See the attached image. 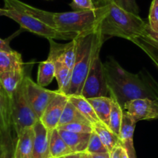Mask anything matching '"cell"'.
<instances>
[{"label":"cell","mask_w":158,"mask_h":158,"mask_svg":"<svg viewBox=\"0 0 158 158\" xmlns=\"http://www.w3.org/2000/svg\"><path fill=\"white\" fill-rule=\"evenodd\" d=\"M105 76L109 95L114 97L123 108L130 101L150 99L158 102V83L148 71L133 74L123 69L110 57L104 64Z\"/></svg>","instance_id":"1"},{"label":"cell","mask_w":158,"mask_h":158,"mask_svg":"<svg viewBox=\"0 0 158 158\" xmlns=\"http://www.w3.org/2000/svg\"><path fill=\"white\" fill-rule=\"evenodd\" d=\"M3 2L4 4L11 5L31 14L51 27L78 35L97 29L104 13L103 7L96 8L94 10L51 12L37 9L19 0H3Z\"/></svg>","instance_id":"2"},{"label":"cell","mask_w":158,"mask_h":158,"mask_svg":"<svg viewBox=\"0 0 158 158\" xmlns=\"http://www.w3.org/2000/svg\"><path fill=\"white\" fill-rule=\"evenodd\" d=\"M100 7L103 8L104 13L99 28L104 36L121 37L136 43L147 35L148 23L140 15L125 10L112 1L106 2Z\"/></svg>","instance_id":"3"},{"label":"cell","mask_w":158,"mask_h":158,"mask_svg":"<svg viewBox=\"0 0 158 158\" xmlns=\"http://www.w3.org/2000/svg\"><path fill=\"white\" fill-rule=\"evenodd\" d=\"M105 36L100 28L78 36L77 58L73 69L72 81L67 95H80L83 83L94 59L100 54Z\"/></svg>","instance_id":"4"},{"label":"cell","mask_w":158,"mask_h":158,"mask_svg":"<svg viewBox=\"0 0 158 158\" xmlns=\"http://www.w3.org/2000/svg\"><path fill=\"white\" fill-rule=\"evenodd\" d=\"M1 9L3 15L9 17L19 23L22 29L40 37H45L48 40L52 39V40H72L79 36L77 33L63 32L53 27H51L50 26L37 19L36 17L11 5L4 4V8Z\"/></svg>","instance_id":"5"},{"label":"cell","mask_w":158,"mask_h":158,"mask_svg":"<svg viewBox=\"0 0 158 158\" xmlns=\"http://www.w3.org/2000/svg\"><path fill=\"white\" fill-rule=\"evenodd\" d=\"M12 128L16 136L21 134L26 129L33 127L40 121V118L32 109L26 97L23 81L11 99Z\"/></svg>","instance_id":"6"},{"label":"cell","mask_w":158,"mask_h":158,"mask_svg":"<svg viewBox=\"0 0 158 158\" xmlns=\"http://www.w3.org/2000/svg\"><path fill=\"white\" fill-rule=\"evenodd\" d=\"M80 95L85 99L110 96L103 64L100 60V54L95 57L91 65Z\"/></svg>","instance_id":"7"},{"label":"cell","mask_w":158,"mask_h":158,"mask_svg":"<svg viewBox=\"0 0 158 158\" xmlns=\"http://www.w3.org/2000/svg\"><path fill=\"white\" fill-rule=\"evenodd\" d=\"M23 88L28 102L40 119L46 106L56 94V91L46 89L26 75L23 79Z\"/></svg>","instance_id":"8"},{"label":"cell","mask_w":158,"mask_h":158,"mask_svg":"<svg viewBox=\"0 0 158 158\" xmlns=\"http://www.w3.org/2000/svg\"><path fill=\"white\" fill-rule=\"evenodd\" d=\"M136 122L158 119V102L150 99H137L127 102L123 106Z\"/></svg>","instance_id":"9"},{"label":"cell","mask_w":158,"mask_h":158,"mask_svg":"<svg viewBox=\"0 0 158 158\" xmlns=\"http://www.w3.org/2000/svg\"><path fill=\"white\" fill-rule=\"evenodd\" d=\"M49 53L48 57L52 60H58L64 64L73 71L77 58L78 37L67 43H58L52 39H49Z\"/></svg>","instance_id":"10"},{"label":"cell","mask_w":158,"mask_h":158,"mask_svg":"<svg viewBox=\"0 0 158 158\" xmlns=\"http://www.w3.org/2000/svg\"><path fill=\"white\" fill-rule=\"evenodd\" d=\"M69 101L68 95L56 90V94L46 106L40 120L49 130L57 129L65 106Z\"/></svg>","instance_id":"11"},{"label":"cell","mask_w":158,"mask_h":158,"mask_svg":"<svg viewBox=\"0 0 158 158\" xmlns=\"http://www.w3.org/2000/svg\"><path fill=\"white\" fill-rule=\"evenodd\" d=\"M33 130L32 158H49V141L52 131H49L40 120L33 125Z\"/></svg>","instance_id":"12"},{"label":"cell","mask_w":158,"mask_h":158,"mask_svg":"<svg viewBox=\"0 0 158 158\" xmlns=\"http://www.w3.org/2000/svg\"><path fill=\"white\" fill-rule=\"evenodd\" d=\"M33 143V127L26 129L17 136L15 143V158H32Z\"/></svg>","instance_id":"13"},{"label":"cell","mask_w":158,"mask_h":158,"mask_svg":"<svg viewBox=\"0 0 158 158\" xmlns=\"http://www.w3.org/2000/svg\"><path fill=\"white\" fill-rule=\"evenodd\" d=\"M58 131L73 153H86L90 133H77L63 129Z\"/></svg>","instance_id":"14"},{"label":"cell","mask_w":158,"mask_h":158,"mask_svg":"<svg viewBox=\"0 0 158 158\" xmlns=\"http://www.w3.org/2000/svg\"><path fill=\"white\" fill-rule=\"evenodd\" d=\"M12 127L11 99L2 88L0 91V136L12 131Z\"/></svg>","instance_id":"15"},{"label":"cell","mask_w":158,"mask_h":158,"mask_svg":"<svg viewBox=\"0 0 158 158\" xmlns=\"http://www.w3.org/2000/svg\"><path fill=\"white\" fill-rule=\"evenodd\" d=\"M69 101L89 121L92 126L102 124L89 101L81 95H68Z\"/></svg>","instance_id":"16"},{"label":"cell","mask_w":158,"mask_h":158,"mask_svg":"<svg viewBox=\"0 0 158 158\" xmlns=\"http://www.w3.org/2000/svg\"><path fill=\"white\" fill-rule=\"evenodd\" d=\"M86 99L93 106L101 123L109 128L112 99L110 96H103V97H96Z\"/></svg>","instance_id":"17"},{"label":"cell","mask_w":158,"mask_h":158,"mask_svg":"<svg viewBox=\"0 0 158 158\" xmlns=\"http://www.w3.org/2000/svg\"><path fill=\"white\" fill-rule=\"evenodd\" d=\"M21 70H24V64L19 53L15 50L0 51V74Z\"/></svg>","instance_id":"18"},{"label":"cell","mask_w":158,"mask_h":158,"mask_svg":"<svg viewBox=\"0 0 158 158\" xmlns=\"http://www.w3.org/2000/svg\"><path fill=\"white\" fill-rule=\"evenodd\" d=\"M25 76L24 70L9 71L0 74V81L3 90L10 99H12L15 91L23 81Z\"/></svg>","instance_id":"19"},{"label":"cell","mask_w":158,"mask_h":158,"mask_svg":"<svg viewBox=\"0 0 158 158\" xmlns=\"http://www.w3.org/2000/svg\"><path fill=\"white\" fill-rule=\"evenodd\" d=\"M71 153H73V151L63 140L58 129H55L52 130L49 141V157H65Z\"/></svg>","instance_id":"20"},{"label":"cell","mask_w":158,"mask_h":158,"mask_svg":"<svg viewBox=\"0 0 158 158\" xmlns=\"http://www.w3.org/2000/svg\"><path fill=\"white\" fill-rule=\"evenodd\" d=\"M55 63V77L58 83V91L67 95L72 81L73 71L64 64L58 60H53Z\"/></svg>","instance_id":"21"},{"label":"cell","mask_w":158,"mask_h":158,"mask_svg":"<svg viewBox=\"0 0 158 158\" xmlns=\"http://www.w3.org/2000/svg\"><path fill=\"white\" fill-rule=\"evenodd\" d=\"M93 128H94V131H96V133L100 136L101 141L110 153L117 146L122 145L119 136L113 133L106 125L100 124V125H95Z\"/></svg>","instance_id":"22"},{"label":"cell","mask_w":158,"mask_h":158,"mask_svg":"<svg viewBox=\"0 0 158 158\" xmlns=\"http://www.w3.org/2000/svg\"><path fill=\"white\" fill-rule=\"evenodd\" d=\"M55 63L52 59L48 57L46 60L40 64L37 75V83L45 87L49 85L55 77Z\"/></svg>","instance_id":"23"},{"label":"cell","mask_w":158,"mask_h":158,"mask_svg":"<svg viewBox=\"0 0 158 158\" xmlns=\"http://www.w3.org/2000/svg\"><path fill=\"white\" fill-rule=\"evenodd\" d=\"M136 123L137 122L134 121V119L126 111L123 110L120 133H119V138L122 144L125 143L134 142L133 137H134Z\"/></svg>","instance_id":"24"},{"label":"cell","mask_w":158,"mask_h":158,"mask_svg":"<svg viewBox=\"0 0 158 158\" xmlns=\"http://www.w3.org/2000/svg\"><path fill=\"white\" fill-rule=\"evenodd\" d=\"M73 122H83V123L91 125L89 121L79 112V110L69 101H68L60 118L58 126L73 123Z\"/></svg>","instance_id":"25"},{"label":"cell","mask_w":158,"mask_h":158,"mask_svg":"<svg viewBox=\"0 0 158 158\" xmlns=\"http://www.w3.org/2000/svg\"><path fill=\"white\" fill-rule=\"evenodd\" d=\"M110 97L112 99V107H111L110 115L109 129L113 133L119 136L123 109L114 97L112 96H110Z\"/></svg>","instance_id":"26"},{"label":"cell","mask_w":158,"mask_h":158,"mask_svg":"<svg viewBox=\"0 0 158 158\" xmlns=\"http://www.w3.org/2000/svg\"><path fill=\"white\" fill-rule=\"evenodd\" d=\"M107 1L114 2L117 6L123 8L125 10L139 15V7L136 0H93V2L96 8H98Z\"/></svg>","instance_id":"27"},{"label":"cell","mask_w":158,"mask_h":158,"mask_svg":"<svg viewBox=\"0 0 158 158\" xmlns=\"http://www.w3.org/2000/svg\"><path fill=\"white\" fill-rule=\"evenodd\" d=\"M108 150L105 147L104 144L100 139V136H98L96 131H93L90 133L89 143H88L87 149H86V153H107Z\"/></svg>","instance_id":"28"},{"label":"cell","mask_w":158,"mask_h":158,"mask_svg":"<svg viewBox=\"0 0 158 158\" xmlns=\"http://www.w3.org/2000/svg\"><path fill=\"white\" fill-rule=\"evenodd\" d=\"M0 140L4 145V150L0 158H15V143L11 131L2 135Z\"/></svg>","instance_id":"29"},{"label":"cell","mask_w":158,"mask_h":158,"mask_svg":"<svg viewBox=\"0 0 158 158\" xmlns=\"http://www.w3.org/2000/svg\"><path fill=\"white\" fill-rule=\"evenodd\" d=\"M57 129L77 133H91L94 131L92 125L83 122H73V123L60 125L57 127Z\"/></svg>","instance_id":"30"},{"label":"cell","mask_w":158,"mask_h":158,"mask_svg":"<svg viewBox=\"0 0 158 158\" xmlns=\"http://www.w3.org/2000/svg\"><path fill=\"white\" fill-rule=\"evenodd\" d=\"M148 23L154 32H158V0H153L151 3Z\"/></svg>","instance_id":"31"},{"label":"cell","mask_w":158,"mask_h":158,"mask_svg":"<svg viewBox=\"0 0 158 158\" xmlns=\"http://www.w3.org/2000/svg\"><path fill=\"white\" fill-rule=\"evenodd\" d=\"M69 6L73 11L94 10L96 9L93 0H72Z\"/></svg>","instance_id":"32"},{"label":"cell","mask_w":158,"mask_h":158,"mask_svg":"<svg viewBox=\"0 0 158 158\" xmlns=\"http://www.w3.org/2000/svg\"><path fill=\"white\" fill-rule=\"evenodd\" d=\"M137 41H140L141 43L148 44L149 46H154V47H158V32H154L151 29L148 23V29H147V35L143 38L140 39Z\"/></svg>","instance_id":"33"},{"label":"cell","mask_w":158,"mask_h":158,"mask_svg":"<svg viewBox=\"0 0 158 158\" xmlns=\"http://www.w3.org/2000/svg\"><path fill=\"white\" fill-rule=\"evenodd\" d=\"M135 43L138 45V46H140L151 57V59L154 60V63L158 67V47L149 46V45L141 43L140 41H137Z\"/></svg>","instance_id":"34"},{"label":"cell","mask_w":158,"mask_h":158,"mask_svg":"<svg viewBox=\"0 0 158 158\" xmlns=\"http://www.w3.org/2000/svg\"><path fill=\"white\" fill-rule=\"evenodd\" d=\"M11 38L8 39H1L0 38V51H7V52H10L13 50L11 48L10 45H9V41H10Z\"/></svg>","instance_id":"35"},{"label":"cell","mask_w":158,"mask_h":158,"mask_svg":"<svg viewBox=\"0 0 158 158\" xmlns=\"http://www.w3.org/2000/svg\"><path fill=\"white\" fill-rule=\"evenodd\" d=\"M122 151H123L122 145L117 146L110 152L111 158H122Z\"/></svg>","instance_id":"36"},{"label":"cell","mask_w":158,"mask_h":158,"mask_svg":"<svg viewBox=\"0 0 158 158\" xmlns=\"http://www.w3.org/2000/svg\"><path fill=\"white\" fill-rule=\"evenodd\" d=\"M89 158H111L110 153H87Z\"/></svg>","instance_id":"37"},{"label":"cell","mask_w":158,"mask_h":158,"mask_svg":"<svg viewBox=\"0 0 158 158\" xmlns=\"http://www.w3.org/2000/svg\"><path fill=\"white\" fill-rule=\"evenodd\" d=\"M83 154L84 153H73L66 156L64 158H83Z\"/></svg>","instance_id":"38"},{"label":"cell","mask_w":158,"mask_h":158,"mask_svg":"<svg viewBox=\"0 0 158 158\" xmlns=\"http://www.w3.org/2000/svg\"><path fill=\"white\" fill-rule=\"evenodd\" d=\"M3 150H4V145H3L2 142L0 140V157H1L2 154Z\"/></svg>","instance_id":"39"},{"label":"cell","mask_w":158,"mask_h":158,"mask_svg":"<svg viewBox=\"0 0 158 158\" xmlns=\"http://www.w3.org/2000/svg\"><path fill=\"white\" fill-rule=\"evenodd\" d=\"M83 158H89V156H88V154L86 153H84V154H83Z\"/></svg>","instance_id":"40"},{"label":"cell","mask_w":158,"mask_h":158,"mask_svg":"<svg viewBox=\"0 0 158 158\" xmlns=\"http://www.w3.org/2000/svg\"><path fill=\"white\" fill-rule=\"evenodd\" d=\"M2 15H2V9L0 8V16H2Z\"/></svg>","instance_id":"41"},{"label":"cell","mask_w":158,"mask_h":158,"mask_svg":"<svg viewBox=\"0 0 158 158\" xmlns=\"http://www.w3.org/2000/svg\"><path fill=\"white\" fill-rule=\"evenodd\" d=\"M2 89V84H1V81H0V91Z\"/></svg>","instance_id":"42"},{"label":"cell","mask_w":158,"mask_h":158,"mask_svg":"<svg viewBox=\"0 0 158 158\" xmlns=\"http://www.w3.org/2000/svg\"><path fill=\"white\" fill-rule=\"evenodd\" d=\"M60 158H64V157H60Z\"/></svg>","instance_id":"43"},{"label":"cell","mask_w":158,"mask_h":158,"mask_svg":"<svg viewBox=\"0 0 158 158\" xmlns=\"http://www.w3.org/2000/svg\"><path fill=\"white\" fill-rule=\"evenodd\" d=\"M49 158H52V157H49Z\"/></svg>","instance_id":"44"}]
</instances>
